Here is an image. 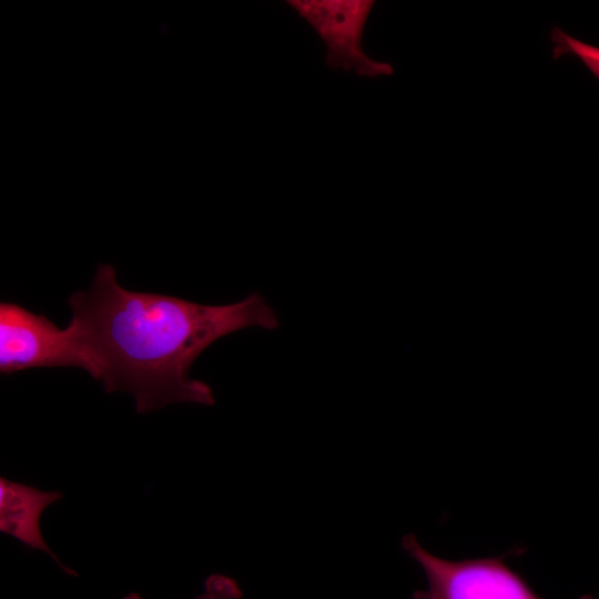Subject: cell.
<instances>
[{"label": "cell", "instance_id": "obj_6", "mask_svg": "<svg viewBox=\"0 0 599 599\" xmlns=\"http://www.w3.org/2000/svg\"><path fill=\"white\" fill-rule=\"evenodd\" d=\"M554 41V58L572 53L577 55L585 65L599 80V48L575 39L559 28L555 27L551 33Z\"/></svg>", "mask_w": 599, "mask_h": 599}, {"label": "cell", "instance_id": "obj_2", "mask_svg": "<svg viewBox=\"0 0 599 599\" xmlns=\"http://www.w3.org/2000/svg\"><path fill=\"white\" fill-rule=\"evenodd\" d=\"M403 548L423 569L428 587L412 599H540L505 559L514 552L451 561L439 558L417 541L414 534L403 538Z\"/></svg>", "mask_w": 599, "mask_h": 599}, {"label": "cell", "instance_id": "obj_5", "mask_svg": "<svg viewBox=\"0 0 599 599\" xmlns=\"http://www.w3.org/2000/svg\"><path fill=\"white\" fill-rule=\"evenodd\" d=\"M62 498L55 490H41L30 485L0 478V530L26 547L49 555L68 573L77 572L65 567L47 545L40 519L43 510Z\"/></svg>", "mask_w": 599, "mask_h": 599}, {"label": "cell", "instance_id": "obj_4", "mask_svg": "<svg viewBox=\"0 0 599 599\" xmlns=\"http://www.w3.org/2000/svg\"><path fill=\"white\" fill-rule=\"evenodd\" d=\"M286 3L308 22L325 45V63L332 70L359 77L390 75L392 64L370 58L363 49V33L374 6L372 0H288Z\"/></svg>", "mask_w": 599, "mask_h": 599}, {"label": "cell", "instance_id": "obj_7", "mask_svg": "<svg viewBox=\"0 0 599 599\" xmlns=\"http://www.w3.org/2000/svg\"><path fill=\"white\" fill-rule=\"evenodd\" d=\"M243 592L238 583L224 575H211L206 578L203 591L196 599H242Z\"/></svg>", "mask_w": 599, "mask_h": 599}, {"label": "cell", "instance_id": "obj_3", "mask_svg": "<svg viewBox=\"0 0 599 599\" xmlns=\"http://www.w3.org/2000/svg\"><path fill=\"white\" fill-rule=\"evenodd\" d=\"M42 367H79L95 378L94 363L70 325L59 328L42 314L1 302L0 373Z\"/></svg>", "mask_w": 599, "mask_h": 599}, {"label": "cell", "instance_id": "obj_9", "mask_svg": "<svg viewBox=\"0 0 599 599\" xmlns=\"http://www.w3.org/2000/svg\"><path fill=\"white\" fill-rule=\"evenodd\" d=\"M580 599H597V598H595L592 596H589V595H585Z\"/></svg>", "mask_w": 599, "mask_h": 599}, {"label": "cell", "instance_id": "obj_1", "mask_svg": "<svg viewBox=\"0 0 599 599\" xmlns=\"http://www.w3.org/2000/svg\"><path fill=\"white\" fill-rule=\"evenodd\" d=\"M69 325L106 393L128 392L139 414L173 403H215L211 386L192 378L197 357L214 342L247 327L274 329L275 311L258 293L225 305L122 287L99 264L90 287L68 298Z\"/></svg>", "mask_w": 599, "mask_h": 599}, {"label": "cell", "instance_id": "obj_8", "mask_svg": "<svg viewBox=\"0 0 599 599\" xmlns=\"http://www.w3.org/2000/svg\"><path fill=\"white\" fill-rule=\"evenodd\" d=\"M122 599H143L139 593L132 592L124 596Z\"/></svg>", "mask_w": 599, "mask_h": 599}]
</instances>
